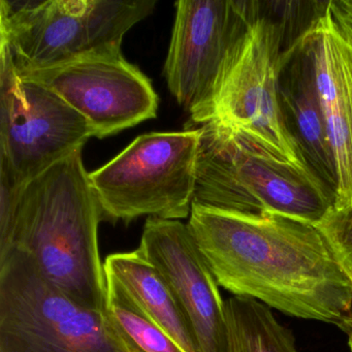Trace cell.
<instances>
[{"instance_id":"5","label":"cell","mask_w":352,"mask_h":352,"mask_svg":"<svg viewBox=\"0 0 352 352\" xmlns=\"http://www.w3.org/2000/svg\"><path fill=\"white\" fill-rule=\"evenodd\" d=\"M155 0H0V45L18 73L120 52L125 34Z\"/></svg>"},{"instance_id":"21","label":"cell","mask_w":352,"mask_h":352,"mask_svg":"<svg viewBox=\"0 0 352 352\" xmlns=\"http://www.w3.org/2000/svg\"><path fill=\"white\" fill-rule=\"evenodd\" d=\"M351 278H352V275H351Z\"/></svg>"},{"instance_id":"6","label":"cell","mask_w":352,"mask_h":352,"mask_svg":"<svg viewBox=\"0 0 352 352\" xmlns=\"http://www.w3.org/2000/svg\"><path fill=\"white\" fill-rule=\"evenodd\" d=\"M0 352H129L106 312L78 304L13 248L0 261Z\"/></svg>"},{"instance_id":"1","label":"cell","mask_w":352,"mask_h":352,"mask_svg":"<svg viewBox=\"0 0 352 352\" xmlns=\"http://www.w3.org/2000/svg\"><path fill=\"white\" fill-rule=\"evenodd\" d=\"M187 226L218 285L234 296L343 331L352 325L351 276L318 226L197 203Z\"/></svg>"},{"instance_id":"16","label":"cell","mask_w":352,"mask_h":352,"mask_svg":"<svg viewBox=\"0 0 352 352\" xmlns=\"http://www.w3.org/2000/svg\"><path fill=\"white\" fill-rule=\"evenodd\" d=\"M106 277L104 312L129 352H185L112 277Z\"/></svg>"},{"instance_id":"17","label":"cell","mask_w":352,"mask_h":352,"mask_svg":"<svg viewBox=\"0 0 352 352\" xmlns=\"http://www.w3.org/2000/svg\"><path fill=\"white\" fill-rule=\"evenodd\" d=\"M25 186L17 182L6 168H0V261L13 247L20 199Z\"/></svg>"},{"instance_id":"4","label":"cell","mask_w":352,"mask_h":352,"mask_svg":"<svg viewBox=\"0 0 352 352\" xmlns=\"http://www.w3.org/2000/svg\"><path fill=\"white\" fill-rule=\"evenodd\" d=\"M199 131L193 203L245 214L274 213L318 226L335 210L320 181L257 153L216 120Z\"/></svg>"},{"instance_id":"11","label":"cell","mask_w":352,"mask_h":352,"mask_svg":"<svg viewBox=\"0 0 352 352\" xmlns=\"http://www.w3.org/2000/svg\"><path fill=\"white\" fill-rule=\"evenodd\" d=\"M138 249L166 280L199 352H228L226 300L188 226L149 217Z\"/></svg>"},{"instance_id":"19","label":"cell","mask_w":352,"mask_h":352,"mask_svg":"<svg viewBox=\"0 0 352 352\" xmlns=\"http://www.w3.org/2000/svg\"><path fill=\"white\" fill-rule=\"evenodd\" d=\"M329 3L336 24L352 45V0H331Z\"/></svg>"},{"instance_id":"20","label":"cell","mask_w":352,"mask_h":352,"mask_svg":"<svg viewBox=\"0 0 352 352\" xmlns=\"http://www.w3.org/2000/svg\"><path fill=\"white\" fill-rule=\"evenodd\" d=\"M348 337V346H349L350 352H352V325L345 331Z\"/></svg>"},{"instance_id":"2","label":"cell","mask_w":352,"mask_h":352,"mask_svg":"<svg viewBox=\"0 0 352 352\" xmlns=\"http://www.w3.org/2000/svg\"><path fill=\"white\" fill-rule=\"evenodd\" d=\"M102 220L79 150L24 187L12 249L30 255L45 278L72 300L104 312L106 277L98 248Z\"/></svg>"},{"instance_id":"12","label":"cell","mask_w":352,"mask_h":352,"mask_svg":"<svg viewBox=\"0 0 352 352\" xmlns=\"http://www.w3.org/2000/svg\"><path fill=\"white\" fill-rule=\"evenodd\" d=\"M314 71L338 188L336 211L352 207V45L342 34L329 1L302 34Z\"/></svg>"},{"instance_id":"18","label":"cell","mask_w":352,"mask_h":352,"mask_svg":"<svg viewBox=\"0 0 352 352\" xmlns=\"http://www.w3.org/2000/svg\"><path fill=\"white\" fill-rule=\"evenodd\" d=\"M319 228L331 243L338 258L352 275V207L345 210H333L319 223Z\"/></svg>"},{"instance_id":"14","label":"cell","mask_w":352,"mask_h":352,"mask_svg":"<svg viewBox=\"0 0 352 352\" xmlns=\"http://www.w3.org/2000/svg\"><path fill=\"white\" fill-rule=\"evenodd\" d=\"M104 275L123 286L185 352H199L190 327L166 280L139 249L109 255L104 259Z\"/></svg>"},{"instance_id":"10","label":"cell","mask_w":352,"mask_h":352,"mask_svg":"<svg viewBox=\"0 0 352 352\" xmlns=\"http://www.w3.org/2000/svg\"><path fill=\"white\" fill-rule=\"evenodd\" d=\"M18 74L60 96L86 119L94 137L100 139L157 115L158 96L151 82L121 51Z\"/></svg>"},{"instance_id":"3","label":"cell","mask_w":352,"mask_h":352,"mask_svg":"<svg viewBox=\"0 0 352 352\" xmlns=\"http://www.w3.org/2000/svg\"><path fill=\"white\" fill-rule=\"evenodd\" d=\"M290 1L251 0L248 21L224 67L213 118L254 151L311 173L288 131L279 98L282 54L296 42Z\"/></svg>"},{"instance_id":"13","label":"cell","mask_w":352,"mask_h":352,"mask_svg":"<svg viewBox=\"0 0 352 352\" xmlns=\"http://www.w3.org/2000/svg\"><path fill=\"white\" fill-rule=\"evenodd\" d=\"M279 98L286 126L307 166L336 201L337 170L302 34L282 54Z\"/></svg>"},{"instance_id":"15","label":"cell","mask_w":352,"mask_h":352,"mask_svg":"<svg viewBox=\"0 0 352 352\" xmlns=\"http://www.w3.org/2000/svg\"><path fill=\"white\" fill-rule=\"evenodd\" d=\"M226 317L228 352H298L292 331L254 298H228Z\"/></svg>"},{"instance_id":"8","label":"cell","mask_w":352,"mask_h":352,"mask_svg":"<svg viewBox=\"0 0 352 352\" xmlns=\"http://www.w3.org/2000/svg\"><path fill=\"white\" fill-rule=\"evenodd\" d=\"M91 137L86 119L46 86L20 76L0 45V168L28 185Z\"/></svg>"},{"instance_id":"9","label":"cell","mask_w":352,"mask_h":352,"mask_svg":"<svg viewBox=\"0 0 352 352\" xmlns=\"http://www.w3.org/2000/svg\"><path fill=\"white\" fill-rule=\"evenodd\" d=\"M251 0H180L164 75L170 94L201 125L213 118L218 85L246 28Z\"/></svg>"},{"instance_id":"7","label":"cell","mask_w":352,"mask_h":352,"mask_svg":"<svg viewBox=\"0 0 352 352\" xmlns=\"http://www.w3.org/2000/svg\"><path fill=\"white\" fill-rule=\"evenodd\" d=\"M199 145L197 129L146 133L89 173L102 220L129 223L142 216L166 220L190 216Z\"/></svg>"}]
</instances>
